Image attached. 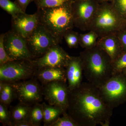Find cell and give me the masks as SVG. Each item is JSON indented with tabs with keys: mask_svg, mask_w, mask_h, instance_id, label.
Masks as SVG:
<instances>
[{
	"mask_svg": "<svg viewBox=\"0 0 126 126\" xmlns=\"http://www.w3.org/2000/svg\"><path fill=\"white\" fill-rule=\"evenodd\" d=\"M113 109L99 88L89 82L69 90L67 112L79 126H109Z\"/></svg>",
	"mask_w": 126,
	"mask_h": 126,
	"instance_id": "obj_1",
	"label": "cell"
},
{
	"mask_svg": "<svg viewBox=\"0 0 126 126\" xmlns=\"http://www.w3.org/2000/svg\"><path fill=\"white\" fill-rule=\"evenodd\" d=\"M83 74L88 82L99 88L113 74L112 61L97 45L80 52Z\"/></svg>",
	"mask_w": 126,
	"mask_h": 126,
	"instance_id": "obj_2",
	"label": "cell"
},
{
	"mask_svg": "<svg viewBox=\"0 0 126 126\" xmlns=\"http://www.w3.org/2000/svg\"><path fill=\"white\" fill-rule=\"evenodd\" d=\"M71 5L37 9L36 12L39 24L61 41L64 34L74 27Z\"/></svg>",
	"mask_w": 126,
	"mask_h": 126,
	"instance_id": "obj_3",
	"label": "cell"
},
{
	"mask_svg": "<svg viewBox=\"0 0 126 126\" xmlns=\"http://www.w3.org/2000/svg\"><path fill=\"white\" fill-rule=\"evenodd\" d=\"M126 27V20L110 2L99 3L90 26L89 31L94 32L99 38L116 34Z\"/></svg>",
	"mask_w": 126,
	"mask_h": 126,
	"instance_id": "obj_4",
	"label": "cell"
},
{
	"mask_svg": "<svg viewBox=\"0 0 126 126\" xmlns=\"http://www.w3.org/2000/svg\"><path fill=\"white\" fill-rule=\"evenodd\" d=\"M36 68L32 61L18 60L0 65V81L12 83L34 78Z\"/></svg>",
	"mask_w": 126,
	"mask_h": 126,
	"instance_id": "obj_5",
	"label": "cell"
},
{
	"mask_svg": "<svg viewBox=\"0 0 126 126\" xmlns=\"http://www.w3.org/2000/svg\"><path fill=\"white\" fill-rule=\"evenodd\" d=\"M98 88L104 100L114 109L126 99V75L123 72L113 74Z\"/></svg>",
	"mask_w": 126,
	"mask_h": 126,
	"instance_id": "obj_6",
	"label": "cell"
},
{
	"mask_svg": "<svg viewBox=\"0 0 126 126\" xmlns=\"http://www.w3.org/2000/svg\"><path fill=\"white\" fill-rule=\"evenodd\" d=\"M99 4L97 0H73L71 9L74 27L89 31Z\"/></svg>",
	"mask_w": 126,
	"mask_h": 126,
	"instance_id": "obj_7",
	"label": "cell"
},
{
	"mask_svg": "<svg viewBox=\"0 0 126 126\" xmlns=\"http://www.w3.org/2000/svg\"><path fill=\"white\" fill-rule=\"evenodd\" d=\"M26 39L28 48L35 59L43 56L52 46L61 42L40 24Z\"/></svg>",
	"mask_w": 126,
	"mask_h": 126,
	"instance_id": "obj_8",
	"label": "cell"
},
{
	"mask_svg": "<svg viewBox=\"0 0 126 126\" xmlns=\"http://www.w3.org/2000/svg\"><path fill=\"white\" fill-rule=\"evenodd\" d=\"M34 77L12 84L15 89L16 99L19 102L30 106L43 100V87Z\"/></svg>",
	"mask_w": 126,
	"mask_h": 126,
	"instance_id": "obj_9",
	"label": "cell"
},
{
	"mask_svg": "<svg viewBox=\"0 0 126 126\" xmlns=\"http://www.w3.org/2000/svg\"><path fill=\"white\" fill-rule=\"evenodd\" d=\"M4 44L8 55L14 60L35 59L28 48L26 39L12 30L4 34Z\"/></svg>",
	"mask_w": 126,
	"mask_h": 126,
	"instance_id": "obj_10",
	"label": "cell"
},
{
	"mask_svg": "<svg viewBox=\"0 0 126 126\" xmlns=\"http://www.w3.org/2000/svg\"><path fill=\"white\" fill-rule=\"evenodd\" d=\"M70 56L59 44L53 46L43 56L32 61L36 69L48 67L65 68Z\"/></svg>",
	"mask_w": 126,
	"mask_h": 126,
	"instance_id": "obj_11",
	"label": "cell"
},
{
	"mask_svg": "<svg viewBox=\"0 0 126 126\" xmlns=\"http://www.w3.org/2000/svg\"><path fill=\"white\" fill-rule=\"evenodd\" d=\"M42 86L44 98L48 104L60 106L67 110L69 89L67 82L54 81Z\"/></svg>",
	"mask_w": 126,
	"mask_h": 126,
	"instance_id": "obj_12",
	"label": "cell"
},
{
	"mask_svg": "<svg viewBox=\"0 0 126 126\" xmlns=\"http://www.w3.org/2000/svg\"><path fill=\"white\" fill-rule=\"evenodd\" d=\"M39 24L36 12L27 14L20 13L12 17V30L26 39L36 29Z\"/></svg>",
	"mask_w": 126,
	"mask_h": 126,
	"instance_id": "obj_13",
	"label": "cell"
},
{
	"mask_svg": "<svg viewBox=\"0 0 126 126\" xmlns=\"http://www.w3.org/2000/svg\"><path fill=\"white\" fill-rule=\"evenodd\" d=\"M65 68L69 89L74 90L82 82L83 70L79 56H70Z\"/></svg>",
	"mask_w": 126,
	"mask_h": 126,
	"instance_id": "obj_14",
	"label": "cell"
},
{
	"mask_svg": "<svg viewBox=\"0 0 126 126\" xmlns=\"http://www.w3.org/2000/svg\"><path fill=\"white\" fill-rule=\"evenodd\" d=\"M34 77L42 85L54 81L67 82L66 70L64 68L48 67L36 69Z\"/></svg>",
	"mask_w": 126,
	"mask_h": 126,
	"instance_id": "obj_15",
	"label": "cell"
},
{
	"mask_svg": "<svg viewBox=\"0 0 126 126\" xmlns=\"http://www.w3.org/2000/svg\"><path fill=\"white\" fill-rule=\"evenodd\" d=\"M97 45L108 55L112 61L123 52L116 34L98 38Z\"/></svg>",
	"mask_w": 126,
	"mask_h": 126,
	"instance_id": "obj_16",
	"label": "cell"
},
{
	"mask_svg": "<svg viewBox=\"0 0 126 126\" xmlns=\"http://www.w3.org/2000/svg\"><path fill=\"white\" fill-rule=\"evenodd\" d=\"M42 104L44 113L43 122L44 126H51L64 112H67V110L60 106L47 104L44 102Z\"/></svg>",
	"mask_w": 126,
	"mask_h": 126,
	"instance_id": "obj_17",
	"label": "cell"
},
{
	"mask_svg": "<svg viewBox=\"0 0 126 126\" xmlns=\"http://www.w3.org/2000/svg\"><path fill=\"white\" fill-rule=\"evenodd\" d=\"M31 107L19 102L16 106L11 107L10 111L12 122L30 121Z\"/></svg>",
	"mask_w": 126,
	"mask_h": 126,
	"instance_id": "obj_18",
	"label": "cell"
},
{
	"mask_svg": "<svg viewBox=\"0 0 126 126\" xmlns=\"http://www.w3.org/2000/svg\"><path fill=\"white\" fill-rule=\"evenodd\" d=\"M16 99V93L12 84L0 81V102L8 106Z\"/></svg>",
	"mask_w": 126,
	"mask_h": 126,
	"instance_id": "obj_19",
	"label": "cell"
},
{
	"mask_svg": "<svg viewBox=\"0 0 126 126\" xmlns=\"http://www.w3.org/2000/svg\"><path fill=\"white\" fill-rule=\"evenodd\" d=\"M98 38V35L93 31L79 34V45L84 49L93 48L97 46Z\"/></svg>",
	"mask_w": 126,
	"mask_h": 126,
	"instance_id": "obj_20",
	"label": "cell"
},
{
	"mask_svg": "<svg viewBox=\"0 0 126 126\" xmlns=\"http://www.w3.org/2000/svg\"><path fill=\"white\" fill-rule=\"evenodd\" d=\"M44 121V113L42 104L37 103L31 106L30 121L33 126H39Z\"/></svg>",
	"mask_w": 126,
	"mask_h": 126,
	"instance_id": "obj_21",
	"label": "cell"
},
{
	"mask_svg": "<svg viewBox=\"0 0 126 126\" xmlns=\"http://www.w3.org/2000/svg\"><path fill=\"white\" fill-rule=\"evenodd\" d=\"M73 0H34L37 9L53 8L72 4Z\"/></svg>",
	"mask_w": 126,
	"mask_h": 126,
	"instance_id": "obj_22",
	"label": "cell"
},
{
	"mask_svg": "<svg viewBox=\"0 0 126 126\" xmlns=\"http://www.w3.org/2000/svg\"><path fill=\"white\" fill-rule=\"evenodd\" d=\"M0 7L12 17L24 12L15 1L10 0H0Z\"/></svg>",
	"mask_w": 126,
	"mask_h": 126,
	"instance_id": "obj_23",
	"label": "cell"
},
{
	"mask_svg": "<svg viewBox=\"0 0 126 126\" xmlns=\"http://www.w3.org/2000/svg\"><path fill=\"white\" fill-rule=\"evenodd\" d=\"M79 34L73 30L67 32L63 36L68 47L70 48H76L79 45Z\"/></svg>",
	"mask_w": 126,
	"mask_h": 126,
	"instance_id": "obj_24",
	"label": "cell"
},
{
	"mask_svg": "<svg viewBox=\"0 0 126 126\" xmlns=\"http://www.w3.org/2000/svg\"><path fill=\"white\" fill-rule=\"evenodd\" d=\"M113 74L123 73L126 69V52H123L112 61Z\"/></svg>",
	"mask_w": 126,
	"mask_h": 126,
	"instance_id": "obj_25",
	"label": "cell"
},
{
	"mask_svg": "<svg viewBox=\"0 0 126 126\" xmlns=\"http://www.w3.org/2000/svg\"><path fill=\"white\" fill-rule=\"evenodd\" d=\"M51 126H79L70 115L65 112Z\"/></svg>",
	"mask_w": 126,
	"mask_h": 126,
	"instance_id": "obj_26",
	"label": "cell"
},
{
	"mask_svg": "<svg viewBox=\"0 0 126 126\" xmlns=\"http://www.w3.org/2000/svg\"><path fill=\"white\" fill-rule=\"evenodd\" d=\"M0 122L3 126H11L12 120L7 106L0 102Z\"/></svg>",
	"mask_w": 126,
	"mask_h": 126,
	"instance_id": "obj_27",
	"label": "cell"
},
{
	"mask_svg": "<svg viewBox=\"0 0 126 126\" xmlns=\"http://www.w3.org/2000/svg\"><path fill=\"white\" fill-rule=\"evenodd\" d=\"M4 38V34H1L0 35V65L14 60L8 55L5 49Z\"/></svg>",
	"mask_w": 126,
	"mask_h": 126,
	"instance_id": "obj_28",
	"label": "cell"
},
{
	"mask_svg": "<svg viewBox=\"0 0 126 126\" xmlns=\"http://www.w3.org/2000/svg\"><path fill=\"white\" fill-rule=\"evenodd\" d=\"M112 6L126 20V0H112Z\"/></svg>",
	"mask_w": 126,
	"mask_h": 126,
	"instance_id": "obj_29",
	"label": "cell"
},
{
	"mask_svg": "<svg viewBox=\"0 0 126 126\" xmlns=\"http://www.w3.org/2000/svg\"><path fill=\"white\" fill-rule=\"evenodd\" d=\"M121 45L123 52H126V27L116 33Z\"/></svg>",
	"mask_w": 126,
	"mask_h": 126,
	"instance_id": "obj_30",
	"label": "cell"
},
{
	"mask_svg": "<svg viewBox=\"0 0 126 126\" xmlns=\"http://www.w3.org/2000/svg\"><path fill=\"white\" fill-rule=\"evenodd\" d=\"M34 0H15V2L18 5L22 11L26 13L27 6Z\"/></svg>",
	"mask_w": 126,
	"mask_h": 126,
	"instance_id": "obj_31",
	"label": "cell"
},
{
	"mask_svg": "<svg viewBox=\"0 0 126 126\" xmlns=\"http://www.w3.org/2000/svg\"><path fill=\"white\" fill-rule=\"evenodd\" d=\"M11 126H33L30 121H21L12 122Z\"/></svg>",
	"mask_w": 126,
	"mask_h": 126,
	"instance_id": "obj_32",
	"label": "cell"
},
{
	"mask_svg": "<svg viewBox=\"0 0 126 126\" xmlns=\"http://www.w3.org/2000/svg\"><path fill=\"white\" fill-rule=\"evenodd\" d=\"M112 0H97L99 3L105 2H111Z\"/></svg>",
	"mask_w": 126,
	"mask_h": 126,
	"instance_id": "obj_33",
	"label": "cell"
},
{
	"mask_svg": "<svg viewBox=\"0 0 126 126\" xmlns=\"http://www.w3.org/2000/svg\"><path fill=\"white\" fill-rule=\"evenodd\" d=\"M123 73H124L126 75V70H125V71H124V72H123Z\"/></svg>",
	"mask_w": 126,
	"mask_h": 126,
	"instance_id": "obj_34",
	"label": "cell"
}]
</instances>
